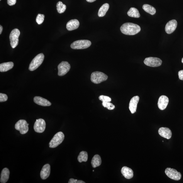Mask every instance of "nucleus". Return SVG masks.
<instances>
[{"label": "nucleus", "mask_w": 183, "mask_h": 183, "mask_svg": "<svg viewBox=\"0 0 183 183\" xmlns=\"http://www.w3.org/2000/svg\"><path fill=\"white\" fill-rule=\"evenodd\" d=\"M140 30L141 28L140 26L132 23H124L121 27V32L126 35H135L140 32Z\"/></svg>", "instance_id": "obj_1"}, {"label": "nucleus", "mask_w": 183, "mask_h": 183, "mask_svg": "<svg viewBox=\"0 0 183 183\" xmlns=\"http://www.w3.org/2000/svg\"><path fill=\"white\" fill-rule=\"evenodd\" d=\"M44 55L43 53H40L36 56L31 61L29 69L30 71H33L38 68L42 64L44 59Z\"/></svg>", "instance_id": "obj_2"}, {"label": "nucleus", "mask_w": 183, "mask_h": 183, "mask_svg": "<svg viewBox=\"0 0 183 183\" xmlns=\"http://www.w3.org/2000/svg\"><path fill=\"white\" fill-rule=\"evenodd\" d=\"M64 134L62 132H58L55 134L50 141L49 144L50 148H54L57 147L62 143L64 140Z\"/></svg>", "instance_id": "obj_3"}, {"label": "nucleus", "mask_w": 183, "mask_h": 183, "mask_svg": "<svg viewBox=\"0 0 183 183\" xmlns=\"http://www.w3.org/2000/svg\"><path fill=\"white\" fill-rule=\"evenodd\" d=\"M108 76L104 73L100 72H95L92 73L91 79L92 82L95 84H99L106 81Z\"/></svg>", "instance_id": "obj_4"}, {"label": "nucleus", "mask_w": 183, "mask_h": 183, "mask_svg": "<svg viewBox=\"0 0 183 183\" xmlns=\"http://www.w3.org/2000/svg\"><path fill=\"white\" fill-rule=\"evenodd\" d=\"M91 42L87 40H80L76 41L71 45V47L73 49H84L90 47Z\"/></svg>", "instance_id": "obj_5"}, {"label": "nucleus", "mask_w": 183, "mask_h": 183, "mask_svg": "<svg viewBox=\"0 0 183 183\" xmlns=\"http://www.w3.org/2000/svg\"><path fill=\"white\" fill-rule=\"evenodd\" d=\"M20 32L18 29H15L11 31L9 36L10 44L12 48H15L18 44V37Z\"/></svg>", "instance_id": "obj_6"}, {"label": "nucleus", "mask_w": 183, "mask_h": 183, "mask_svg": "<svg viewBox=\"0 0 183 183\" xmlns=\"http://www.w3.org/2000/svg\"><path fill=\"white\" fill-rule=\"evenodd\" d=\"M29 125L26 121L21 119L17 122L15 125V128L16 130L20 132L21 134H24L28 131Z\"/></svg>", "instance_id": "obj_7"}, {"label": "nucleus", "mask_w": 183, "mask_h": 183, "mask_svg": "<svg viewBox=\"0 0 183 183\" xmlns=\"http://www.w3.org/2000/svg\"><path fill=\"white\" fill-rule=\"evenodd\" d=\"M165 173L166 175L171 179L178 181L181 179V173L178 172L175 169L167 168L165 170Z\"/></svg>", "instance_id": "obj_8"}, {"label": "nucleus", "mask_w": 183, "mask_h": 183, "mask_svg": "<svg viewBox=\"0 0 183 183\" xmlns=\"http://www.w3.org/2000/svg\"><path fill=\"white\" fill-rule=\"evenodd\" d=\"M144 62L148 66L155 67L160 66L162 64V61L159 58L149 57L145 58Z\"/></svg>", "instance_id": "obj_9"}, {"label": "nucleus", "mask_w": 183, "mask_h": 183, "mask_svg": "<svg viewBox=\"0 0 183 183\" xmlns=\"http://www.w3.org/2000/svg\"><path fill=\"white\" fill-rule=\"evenodd\" d=\"M70 68V65L68 62H61L58 66V76H62L65 75L69 71Z\"/></svg>", "instance_id": "obj_10"}, {"label": "nucleus", "mask_w": 183, "mask_h": 183, "mask_svg": "<svg viewBox=\"0 0 183 183\" xmlns=\"http://www.w3.org/2000/svg\"><path fill=\"white\" fill-rule=\"evenodd\" d=\"M46 127L45 121L43 119H36L34 126V130L36 132L42 133L45 131Z\"/></svg>", "instance_id": "obj_11"}, {"label": "nucleus", "mask_w": 183, "mask_h": 183, "mask_svg": "<svg viewBox=\"0 0 183 183\" xmlns=\"http://www.w3.org/2000/svg\"><path fill=\"white\" fill-rule=\"evenodd\" d=\"M177 25V21L175 19H173L168 22L165 26V30L166 32L168 34L172 33L176 29Z\"/></svg>", "instance_id": "obj_12"}, {"label": "nucleus", "mask_w": 183, "mask_h": 183, "mask_svg": "<svg viewBox=\"0 0 183 183\" xmlns=\"http://www.w3.org/2000/svg\"><path fill=\"white\" fill-rule=\"evenodd\" d=\"M169 101V98L167 96H161L158 101V108L161 110H163L167 108Z\"/></svg>", "instance_id": "obj_13"}, {"label": "nucleus", "mask_w": 183, "mask_h": 183, "mask_svg": "<svg viewBox=\"0 0 183 183\" xmlns=\"http://www.w3.org/2000/svg\"><path fill=\"white\" fill-rule=\"evenodd\" d=\"M139 100L140 97L138 96H134L131 100L129 103V109L132 114L136 112Z\"/></svg>", "instance_id": "obj_14"}, {"label": "nucleus", "mask_w": 183, "mask_h": 183, "mask_svg": "<svg viewBox=\"0 0 183 183\" xmlns=\"http://www.w3.org/2000/svg\"><path fill=\"white\" fill-rule=\"evenodd\" d=\"M158 132L160 136L168 140H169L172 137V132L168 128H161L159 129Z\"/></svg>", "instance_id": "obj_15"}, {"label": "nucleus", "mask_w": 183, "mask_h": 183, "mask_svg": "<svg viewBox=\"0 0 183 183\" xmlns=\"http://www.w3.org/2000/svg\"><path fill=\"white\" fill-rule=\"evenodd\" d=\"M50 166L48 164L43 166L40 173L41 179L43 180L47 179L50 174Z\"/></svg>", "instance_id": "obj_16"}, {"label": "nucleus", "mask_w": 183, "mask_h": 183, "mask_svg": "<svg viewBox=\"0 0 183 183\" xmlns=\"http://www.w3.org/2000/svg\"><path fill=\"white\" fill-rule=\"evenodd\" d=\"M34 101L37 104L42 106H51V102L48 100L40 96L34 97Z\"/></svg>", "instance_id": "obj_17"}, {"label": "nucleus", "mask_w": 183, "mask_h": 183, "mask_svg": "<svg viewBox=\"0 0 183 183\" xmlns=\"http://www.w3.org/2000/svg\"><path fill=\"white\" fill-rule=\"evenodd\" d=\"M121 173L126 179H130L133 177V172L131 168L124 166L122 168Z\"/></svg>", "instance_id": "obj_18"}, {"label": "nucleus", "mask_w": 183, "mask_h": 183, "mask_svg": "<svg viewBox=\"0 0 183 183\" xmlns=\"http://www.w3.org/2000/svg\"><path fill=\"white\" fill-rule=\"evenodd\" d=\"M79 26V23L77 19H72L68 21L66 28L68 31H71L77 29Z\"/></svg>", "instance_id": "obj_19"}, {"label": "nucleus", "mask_w": 183, "mask_h": 183, "mask_svg": "<svg viewBox=\"0 0 183 183\" xmlns=\"http://www.w3.org/2000/svg\"><path fill=\"white\" fill-rule=\"evenodd\" d=\"M10 175V171L7 168H4L2 170L0 182L1 183H5L8 181Z\"/></svg>", "instance_id": "obj_20"}, {"label": "nucleus", "mask_w": 183, "mask_h": 183, "mask_svg": "<svg viewBox=\"0 0 183 183\" xmlns=\"http://www.w3.org/2000/svg\"><path fill=\"white\" fill-rule=\"evenodd\" d=\"M14 63L12 62H4L0 64V71L6 72L11 70L14 66Z\"/></svg>", "instance_id": "obj_21"}, {"label": "nucleus", "mask_w": 183, "mask_h": 183, "mask_svg": "<svg viewBox=\"0 0 183 183\" xmlns=\"http://www.w3.org/2000/svg\"><path fill=\"white\" fill-rule=\"evenodd\" d=\"M102 162L101 157L98 155H96L93 158L91 161V165L93 168L99 166Z\"/></svg>", "instance_id": "obj_22"}, {"label": "nucleus", "mask_w": 183, "mask_h": 183, "mask_svg": "<svg viewBox=\"0 0 183 183\" xmlns=\"http://www.w3.org/2000/svg\"><path fill=\"white\" fill-rule=\"evenodd\" d=\"M109 8V5L108 3L104 4L99 9L98 16L99 17H103L105 15Z\"/></svg>", "instance_id": "obj_23"}, {"label": "nucleus", "mask_w": 183, "mask_h": 183, "mask_svg": "<svg viewBox=\"0 0 183 183\" xmlns=\"http://www.w3.org/2000/svg\"><path fill=\"white\" fill-rule=\"evenodd\" d=\"M127 14L130 17L134 18H139L140 14L138 10L135 8H131L128 11Z\"/></svg>", "instance_id": "obj_24"}, {"label": "nucleus", "mask_w": 183, "mask_h": 183, "mask_svg": "<svg viewBox=\"0 0 183 183\" xmlns=\"http://www.w3.org/2000/svg\"><path fill=\"white\" fill-rule=\"evenodd\" d=\"M143 10L147 13L153 15L155 14L156 10L154 7L148 4H144L143 6Z\"/></svg>", "instance_id": "obj_25"}, {"label": "nucleus", "mask_w": 183, "mask_h": 183, "mask_svg": "<svg viewBox=\"0 0 183 183\" xmlns=\"http://www.w3.org/2000/svg\"><path fill=\"white\" fill-rule=\"evenodd\" d=\"M77 159L78 161L80 163L87 162L88 159V154L87 152L86 151H82L78 156Z\"/></svg>", "instance_id": "obj_26"}, {"label": "nucleus", "mask_w": 183, "mask_h": 183, "mask_svg": "<svg viewBox=\"0 0 183 183\" xmlns=\"http://www.w3.org/2000/svg\"><path fill=\"white\" fill-rule=\"evenodd\" d=\"M57 8L58 13L61 14L64 13L67 7L62 2L59 1L57 4Z\"/></svg>", "instance_id": "obj_27"}, {"label": "nucleus", "mask_w": 183, "mask_h": 183, "mask_svg": "<svg viewBox=\"0 0 183 183\" xmlns=\"http://www.w3.org/2000/svg\"><path fill=\"white\" fill-rule=\"evenodd\" d=\"M102 106L109 110H113L115 108L114 104L110 102H102Z\"/></svg>", "instance_id": "obj_28"}, {"label": "nucleus", "mask_w": 183, "mask_h": 183, "mask_svg": "<svg viewBox=\"0 0 183 183\" xmlns=\"http://www.w3.org/2000/svg\"><path fill=\"white\" fill-rule=\"evenodd\" d=\"M45 15L43 14H38L36 18V21L38 24H42L44 20Z\"/></svg>", "instance_id": "obj_29"}, {"label": "nucleus", "mask_w": 183, "mask_h": 183, "mask_svg": "<svg viewBox=\"0 0 183 183\" xmlns=\"http://www.w3.org/2000/svg\"><path fill=\"white\" fill-rule=\"evenodd\" d=\"M99 99L102 102H110L111 101L110 97L108 96H102V95L99 96Z\"/></svg>", "instance_id": "obj_30"}, {"label": "nucleus", "mask_w": 183, "mask_h": 183, "mask_svg": "<svg viewBox=\"0 0 183 183\" xmlns=\"http://www.w3.org/2000/svg\"><path fill=\"white\" fill-rule=\"evenodd\" d=\"M8 97L6 94L0 93V102L6 101L8 100Z\"/></svg>", "instance_id": "obj_31"}, {"label": "nucleus", "mask_w": 183, "mask_h": 183, "mask_svg": "<svg viewBox=\"0 0 183 183\" xmlns=\"http://www.w3.org/2000/svg\"><path fill=\"white\" fill-rule=\"evenodd\" d=\"M69 183H85L84 181L81 180H78L77 179H71L69 182H68Z\"/></svg>", "instance_id": "obj_32"}, {"label": "nucleus", "mask_w": 183, "mask_h": 183, "mask_svg": "<svg viewBox=\"0 0 183 183\" xmlns=\"http://www.w3.org/2000/svg\"><path fill=\"white\" fill-rule=\"evenodd\" d=\"M16 0H7V3L9 6L14 5L16 3Z\"/></svg>", "instance_id": "obj_33"}, {"label": "nucleus", "mask_w": 183, "mask_h": 183, "mask_svg": "<svg viewBox=\"0 0 183 183\" xmlns=\"http://www.w3.org/2000/svg\"><path fill=\"white\" fill-rule=\"evenodd\" d=\"M179 76L180 80H183V70H180L179 72Z\"/></svg>", "instance_id": "obj_34"}, {"label": "nucleus", "mask_w": 183, "mask_h": 183, "mask_svg": "<svg viewBox=\"0 0 183 183\" xmlns=\"http://www.w3.org/2000/svg\"><path fill=\"white\" fill-rule=\"evenodd\" d=\"M2 30H3V28H2V26L1 25L0 26V35H1V34Z\"/></svg>", "instance_id": "obj_35"}, {"label": "nucleus", "mask_w": 183, "mask_h": 183, "mask_svg": "<svg viewBox=\"0 0 183 183\" xmlns=\"http://www.w3.org/2000/svg\"><path fill=\"white\" fill-rule=\"evenodd\" d=\"M96 0H86V1L89 2H92L96 1Z\"/></svg>", "instance_id": "obj_36"}, {"label": "nucleus", "mask_w": 183, "mask_h": 183, "mask_svg": "<svg viewBox=\"0 0 183 183\" xmlns=\"http://www.w3.org/2000/svg\"><path fill=\"white\" fill-rule=\"evenodd\" d=\"M182 62L183 63V58H182Z\"/></svg>", "instance_id": "obj_37"}, {"label": "nucleus", "mask_w": 183, "mask_h": 183, "mask_svg": "<svg viewBox=\"0 0 183 183\" xmlns=\"http://www.w3.org/2000/svg\"><path fill=\"white\" fill-rule=\"evenodd\" d=\"M0 1H1V0H0Z\"/></svg>", "instance_id": "obj_38"}]
</instances>
